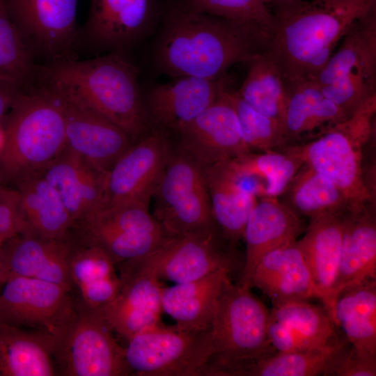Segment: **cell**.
Returning <instances> with one entry per match:
<instances>
[{
  "label": "cell",
  "instance_id": "6da1fadb",
  "mask_svg": "<svg viewBox=\"0 0 376 376\" xmlns=\"http://www.w3.org/2000/svg\"><path fill=\"white\" fill-rule=\"evenodd\" d=\"M270 36L255 25L196 13H171L158 49L161 68L174 77L217 79L232 65L267 55Z\"/></svg>",
  "mask_w": 376,
  "mask_h": 376
},
{
  "label": "cell",
  "instance_id": "7a4b0ae2",
  "mask_svg": "<svg viewBox=\"0 0 376 376\" xmlns=\"http://www.w3.org/2000/svg\"><path fill=\"white\" fill-rule=\"evenodd\" d=\"M376 9V0H302L273 14L268 57L287 84L313 79L359 17Z\"/></svg>",
  "mask_w": 376,
  "mask_h": 376
},
{
  "label": "cell",
  "instance_id": "3957f363",
  "mask_svg": "<svg viewBox=\"0 0 376 376\" xmlns=\"http://www.w3.org/2000/svg\"><path fill=\"white\" fill-rule=\"evenodd\" d=\"M139 70L123 51L40 65L37 81L111 121L132 138L147 130Z\"/></svg>",
  "mask_w": 376,
  "mask_h": 376
},
{
  "label": "cell",
  "instance_id": "277c9868",
  "mask_svg": "<svg viewBox=\"0 0 376 376\" xmlns=\"http://www.w3.org/2000/svg\"><path fill=\"white\" fill-rule=\"evenodd\" d=\"M1 125V183L41 172L65 146L61 102L38 81L19 92Z\"/></svg>",
  "mask_w": 376,
  "mask_h": 376
},
{
  "label": "cell",
  "instance_id": "5b68a950",
  "mask_svg": "<svg viewBox=\"0 0 376 376\" xmlns=\"http://www.w3.org/2000/svg\"><path fill=\"white\" fill-rule=\"evenodd\" d=\"M375 113L376 95L318 136L287 146L304 164L335 183L354 207L373 199L363 175V150L375 133Z\"/></svg>",
  "mask_w": 376,
  "mask_h": 376
},
{
  "label": "cell",
  "instance_id": "8992f818",
  "mask_svg": "<svg viewBox=\"0 0 376 376\" xmlns=\"http://www.w3.org/2000/svg\"><path fill=\"white\" fill-rule=\"evenodd\" d=\"M250 290L230 280L224 287L211 327L214 353L201 376L276 352L267 333L269 311Z\"/></svg>",
  "mask_w": 376,
  "mask_h": 376
},
{
  "label": "cell",
  "instance_id": "52a82bcc",
  "mask_svg": "<svg viewBox=\"0 0 376 376\" xmlns=\"http://www.w3.org/2000/svg\"><path fill=\"white\" fill-rule=\"evenodd\" d=\"M125 350L132 375L201 376L214 353L212 328L187 330L161 323L130 338Z\"/></svg>",
  "mask_w": 376,
  "mask_h": 376
},
{
  "label": "cell",
  "instance_id": "ba28073f",
  "mask_svg": "<svg viewBox=\"0 0 376 376\" xmlns=\"http://www.w3.org/2000/svg\"><path fill=\"white\" fill-rule=\"evenodd\" d=\"M152 198L154 217L169 235L196 234L217 228L203 168L185 150L169 154Z\"/></svg>",
  "mask_w": 376,
  "mask_h": 376
},
{
  "label": "cell",
  "instance_id": "9c48e42d",
  "mask_svg": "<svg viewBox=\"0 0 376 376\" xmlns=\"http://www.w3.org/2000/svg\"><path fill=\"white\" fill-rule=\"evenodd\" d=\"M74 320L54 343L57 375L65 376H124L132 375L125 350L101 311L77 299Z\"/></svg>",
  "mask_w": 376,
  "mask_h": 376
},
{
  "label": "cell",
  "instance_id": "30bf717a",
  "mask_svg": "<svg viewBox=\"0 0 376 376\" xmlns=\"http://www.w3.org/2000/svg\"><path fill=\"white\" fill-rule=\"evenodd\" d=\"M148 205L101 207L75 223L71 230L103 250L117 265L151 252L169 236L149 213Z\"/></svg>",
  "mask_w": 376,
  "mask_h": 376
},
{
  "label": "cell",
  "instance_id": "8fae6325",
  "mask_svg": "<svg viewBox=\"0 0 376 376\" xmlns=\"http://www.w3.org/2000/svg\"><path fill=\"white\" fill-rule=\"evenodd\" d=\"M2 1L36 61L54 65L78 59V0Z\"/></svg>",
  "mask_w": 376,
  "mask_h": 376
},
{
  "label": "cell",
  "instance_id": "7c38bea8",
  "mask_svg": "<svg viewBox=\"0 0 376 376\" xmlns=\"http://www.w3.org/2000/svg\"><path fill=\"white\" fill-rule=\"evenodd\" d=\"M218 228L201 233L169 235L151 252L124 261L136 269L182 283L219 269L232 272L237 267L234 246H223Z\"/></svg>",
  "mask_w": 376,
  "mask_h": 376
},
{
  "label": "cell",
  "instance_id": "4fadbf2b",
  "mask_svg": "<svg viewBox=\"0 0 376 376\" xmlns=\"http://www.w3.org/2000/svg\"><path fill=\"white\" fill-rule=\"evenodd\" d=\"M71 291L52 282L10 276L0 289V320L36 329L54 342L74 320L77 301Z\"/></svg>",
  "mask_w": 376,
  "mask_h": 376
},
{
  "label": "cell",
  "instance_id": "5bb4252c",
  "mask_svg": "<svg viewBox=\"0 0 376 376\" xmlns=\"http://www.w3.org/2000/svg\"><path fill=\"white\" fill-rule=\"evenodd\" d=\"M169 154L166 140L158 131L132 144L106 174L100 208L132 203L149 204Z\"/></svg>",
  "mask_w": 376,
  "mask_h": 376
},
{
  "label": "cell",
  "instance_id": "9a60e30c",
  "mask_svg": "<svg viewBox=\"0 0 376 376\" xmlns=\"http://www.w3.org/2000/svg\"><path fill=\"white\" fill-rule=\"evenodd\" d=\"M226 88L224 85L217 100L178 131L184 150L202 167L251 151Z\"/></svg>",
  "mask_w": 376,
  "mask_h": 376
},
{
  "label": "cell",
  "instance_id": "2e32d148",
  "mask_svg": "<svg viewBox=\"0 0 376 376\" xmlns=\"http://www.w3.org/2000/svg\"><path fill=\"white\" fill-rule=\"evenodd\" d=\"M154 12V0H91L77 51H123L143 34Z\"/></svg>",
  "mask_w": 376,
  "mask_h": 376
},
{
  "label": "cell",
  "instance_id": "e0dca14e",
  "mask_svg": "<svg viewBox=\"0 0 376 376\" xmlns=\"http://www.w3.org/2000/svg\"><path fill=\"white\" fill-rule=\"evenodd\" d=\"M54 93L64 112L65 147L107 173L133 144L132 137L97 113Z\"/></svg>",
  "mask_w": 376,
  "mask_h": 376
},
{
  "label": "cell",
  "instance_id": "ac0fdd59",
  "mask_svg": "<svg viewBox=\"0 0 376 376\" xmlns=\"http://www.w3.org/2000/svg\"><path fill=\"white\" fill-rule=\"evenodd\" d=\"M121 281L115 299L101 311L113 332L128 340L159 324L163 286L154 275L125 263L117 265Z\"/></svg>",
  "mask_w": 376,
  "mask_h": 376
},
{
  "label": "cell",
  "instance_id": "d6986e66",
  "mask_svg": "<svg viewBox=\"0 0 376 376\" xmlns=\"http://www.w3.org/2000/svg\"><path fill=\"white\" fill-rule=\"evenodd\" d=\"M70 242L68 233L61 238H48L31 233L4 240L0 254L6 279L22 276L56 283L72 292L69 272Z\"/></svg>",
  "mask_w": 376,
  "mask_h": 376
},
{
  "label": "cell",
  "instance_id": "ffe728a7",
  "mask_svg": "<svg viewBox=\"0 0 376 376\" xmlns=\"http://www.w3.org/2000/svg\"><path fill=\"white\" fill-rule=\"evenodd\" d=\"M250 287L260 290L274 307L320 298L298 240L265 254L252 274Z\"/></svg>",
  "mask_w": 376,
  "mask_h": 376
},
{
  "label": "cell",
  "instance_id": "44dd1931",
  "mask_svg": "<svg viewBox=\"0 0 376 376\" xmlns=\"http://www.w3.org/2000/svg\"><path fill=\"white\" fill-rule=\"evenodd\" d=\"M306 228L301 217L277 198H258L244 230L246 255L240 283L251 288L252 274L262 257L297 240Z\"/></svg>",
  "mask_w": 376,
  "mask_h": 376
},
{
  "label": "cell",
  "instance_id": "7402d4cb",
  "mask_svg": "<svg viewBox=\"0 0 376 376\" xmlns=\"http://www.w3.org/2000/svg\"><path fill=\"white\" fill-rule=\"evenodd\" d=\"M175 78L150 89L146 113L154 123L178 132L217 100L225 84L223 77Z\"/></svg>",
  "mask_w": 376,
  "mask_h": 376
},
{
  "label": "cell",
  "instance_id": "603a6c76",
  "mask_svg": "<svg viewBox=\"0 0 376 376\" xmlns=\"http://www.w3.org/2000/svg\"><path fill=\"white\" fill-rule=\"evenodd\" d=\"M40 173L57 191L74 224L100 208L107 173L65 146Z\"/></svg>",
  "mask_w": 376,
  "mask_h": 376
},
{
  "label": "cell",
  "instance_id": "cb8c5ba5",
  "mask_svg": "<svg viewBox=\"0 0 376 376\" xmlns=\"http://www.w3.org/2000/svg\"><path fill=\"white\" fill-rule=\"evenodd\" d=\"M342 217L343 240L334 307L344 290L376 280V221L373 211L368 205L353 207Z\"/></svg>",
  "mask_w": 376,
  "mask_h": 376
},
{
  "label": "cell",
  "instance_id": "d4e9b609",
  "mask_svg": "<svg viewBox=\"0 0 376 376\" xmlns=\"http://www.w3.org/2000/svg\"><path fill=\"white\" fill-rule=\"evenodd\" d=\"M70 242L69 272L78 301L94 310L102 311L118 294L121 281L116 265L98 246L74 234Z\"/></svg>",
  "mask_w": 376,
  "mask_h": 376
},
{
  "label": "cell",
  "instance_id": "484cf974",
  "mask_svg": "<svg viewBox=\"0 0 376 376\" xmlns=\"http://www.w3.org/2000/svg\"><path fill=\"white\" fill-rule=\"evenodd\" d=\"M343 213L311 219L304 236L298 240L319 292V299L331 318L333 292L340 260Z\"/></svg>",
  "mask_w": 376,
  "mask_h": 376
},
{
  "label": "cell",
  "instance_id": "4316f807",
  "mask_svg": "<svg viewBox=\"0 0 376 376\" xmlns=\"http://www.w3.org/2000/svg\"><path fill=\"white\" fill-rule=\"evenodd\" d=\"M288 88L283 120L288 146L308 141L350 117L313 80L290 84Z\"/></svg>",
  "mask_w": 376,
  "mask_h": 376
},
{
  "label": "cell",
  "instance_id": "83f0119b",
  "mask_svg": "<svg viewBox=\"0 0 376 376\" xmlns=\"http://www.w3.org/2000/svg\"><path fill=\"white\" fill-rule=\"evenodd\" d=\"M230 273L227 269H219L191 281L163 288V311L181 329H210L219 297L230 280Z\"/></svg>",
  "mask_w": 376,
  "mask_h": 376
},
{
  "label": "cell",
  "instance_id": "f1b7e54d",
  "mask_svg": "<svg viewBox=\"0 0 376 376\" xmlns=\"http://www.w3.org/2000/svg\"><path fill=\"white\" fill-rule=\"evenodd\" d=\"M226 162L237 182L258 198L283 194L304 165L287 146L280 150L249 151Z\"/></svg>",
  "mask_w": 376,
  "mask_h": 376
},
{
  "label": "cell",
  "instance_id": "f546056e",
  "mask_svg": "<svg viewBox=\"0 0 376 376\" xmlns=\"http://www.w3.org/2000/svg\"><path fill=\"white\" fill-rule=\"evenodd\" d=\"M341 40L311 80L322 86L343 76H359L376 84V9L356 19Z\"/></svg>",
  "mask_w": 376,
  "mask_h": 376
},
{
  "label": "cell",
  "instance_id": "4dcf8cb0",
  "mask_svg": "<svg viewBox=\"0 0 376 376\" xmlns=\"http://www.w3.org/2000/svg\"><path fill=\"white\" fill-rule=\"evenodd\" d=\"M202 168L215 224L222 236L235 246L243 238L258 198L241 187L226 161Z\"/></svg>",
  "mask_w": 376,
  "mask_h": 376
},
{
  "label": "cell",
  "instance_id": "1f68e13d",
  "mask_svg": "<svg viewBox=\"0 0 376 376\" xmlns=\"http://www.w3.org/2000/svg\"><path fill=\"white\" fill-rule=\"evenodd\" d=\"M53 338L0 320V376H54Z\"/></svg>",
  "mask_w": 376,
  "mask_h": 376
},
{
  "label": "cell",
  "instance_id": "d6a6232c",
  "mask_svg": "<svg viewBox=\"0 0 376 376\" xmlns=\"http://www.w3.org/2000/svg\"><path fill=\"white\" fill-rule=\"evenodd\" d=\"M28 233L48 238L68 235L74 223L55 189L40 172L15 183Z\"/></svg>",
  "mask_w": 376,
  "mask_h": 376
},
{
  "label": "cell",
  "instance_id": "836d02e7",
  "mask_svg": "<svg viewBox=\"0 0 376 376\" xmlns=\"http://www.w3.org/2000/svg\"><path fill=\"white\" fill-rule=\"evenodd\" d=\"M332 319L359 352L376 357V280L344 290L336 299Z\"/></svg>",
  "mask_w": 376,
  "mask_h": 376
},
{
  "label": "cell",
  "instance_id": "e575fe53",
  "mask_svg": "<svg viewBox=\"0 0 376 376\" xmlns=\"http://www.w3.org/2000/svg\"><path fill=\"white\" fill-rule=\"evenodd\" d=\"M285 192L290 205L288 206L299 216L310 219L342 214L357 207L335 183L305 164Z\"/></svg>",
  "mask_w": 376,
  "mask_h": 376
},
{
  "label": "cell",
  "instance_id": "d590c367",
  "mask_svg": "<svg viewBox=\"0 0 376 376\" xmlns=\"http://www.w3.org/2000/svg\"><path fill=\"white\" fill-rule=\"evenodd\" d=\"M249 65L237 92L253 109L283 125L288 88L281 72L267 55L255 58Z\"/></svg>",
  "mask_w": 376,
  "mask_h": 376
},
{
  "label": "cell",
  "instance_id": "8d00e7d4",
  "mask_svg": "<svg viewBox=\"0 0 376 376\" xmlns=\"http://www.w3.org/2000/svg\"><path fill=\"white\" fill-rule=\"evenodd\" d=\"M336 345L322 349L270 355L233 364L217 370L213 376H317L322 375Z\"/></svg>",
  "mask_w": 376,
  "mask_h": 376
},
{
  "label": "cell",
  "instance_id": "74e56055",
  "mask_svg": "<svg viewBox=\"0 0 376 376\" xmlns=\"http://www.w3.org/2000/svg\"><path fill=\"white\" fill-rule=\"evenodd\" d=\"M269 314L292 331L304 351L325 348L341 340L337 327L323 305L291 302L274 307Z\"/></svg>",
  "mask_w": 376,
  "mask_h": 376
},
{
  "label": "cell",
  "instance_id": "f35d334b",
  "mask_svg": "<svg viewBox=\"0 0 376 376\" xmlns=\"http://www.w3.org/2000/svg\"><path fill=\"white\" fill-rule=\"evenodd\" d=\"M39 68L0 0V79L24 89L36 83Z\"/></svg>",
  "mask_w": 376,
  "mask_h": 376
},
{
  "label": "cell",
  "instance_id": "ab89813d",
  "mask_svg": "<svg viewBox=\"0 0 376 376\" xmlns=\"http://www.w3.org/2000/svg\"><path fill=\"white\" fill-rule=\"evenodd\" d=\"M240 125L244 143L251 151L280 150L287 146L283 125L246 104L237 91L226 88Z\"/></svg>",
  "mask_w": 376,
  "mask_h": 376
},
{
  "label": "cell",
  "instance_id": "60d3db41",
  "mask_svg": "<svg viewBox=\"0 0 376 376\" xmlns=\"http://www.w3.org/2000/svg\"><path fill=\"white\" fill-rule=\"evenodd\" d=\"M191 11L255 25L271 36L275 17L266 0H188L184 5Z\"/></svg>",
  "mask_w": 376,
  "mask_h": 376
},
{
  "label": "cell",
  "instance_id": "b9f144b4",
  "mask_svg": "<svg viewBox=\"0 0 376 376\" xmlns=\"http://www.w3.org/2000/svg\"><path fill=\"white\" fill-rule=\"evenodd\" d=\"M324 376H375L376 357L359 352L346 339L341 340L325 365Z\"/></svg>",
  "mask_w": 376,
  "mask_h": 376
},
{
  "label": "cell",
  "instance_id": "7bdbcfd3",
  "mask_svg": "<svg viewBox=\"0 0 376 376\" xmlns=\"http://www.w3.org/2000/svg\"><path fill=\"white\" fill-rule=\"evenodd\" d=\"M28 233L20 207L16 189H10L0 182V240Z\"/></svg>",
  "mask_w": 376,
  "mask_h": 376
},
{
  "label": "cell",
  "instance_id": "ee69618b",
  "mask_svg": "<svg viewBox=\"0 0 376 376\" xmlns=\"http://www.w3.org/2000/svg\"><path fill=\"white\" fill-rule=\"evenodd\" d=\"M267 337L277 352H296L304 351L292 331L285 324L269 314L267 328Z\"/></svg>",
  "mask_w": 376,
  "mask_h": 376
},
{
  "label": "cell",
  "instance_id": "f6af8a7d",
  "mask_svg": "<svg viewBox=\"0 0 376 376\" xmlns=\"http://www.w3.org/2000/svg\"><path fill=\"white\" fill-rule=\"evenodd\" d=\"M22 90L15 84L0 79V123Z\"/></svg>",
  "mask_w": 376,
  "mask_h": 376
},
{
  "label": "cell",
  "instance_id": "bcb514c9",
  "mask_svg": "<svg viewBox=\"0 0 376 376\" xmlns=\"http://www.w3.org/2000/svg\"><path fill=\"white\" fill-rule=\"evenodd\" d=\"M302 0H266L267 7L272 6L274 12L295 5Z\"/></svg>",
  "mask_w": 376,
  "mask_h": 376
},
{
  "label": "cell",
  "instance_id": "7dc6e473",
  "mask_svg": "<svg viewBox=\"0 0 376 376\" xmlns=\"http://www.w3.org/2000/svg\"><path fill=\"white\" fill-rule=\"evenodd\" d=\"M3 130L0 123V148L3 143Z\"/></svg>",
  "mask_w": 376,
  "mask_h": 376
}]
</instances>
